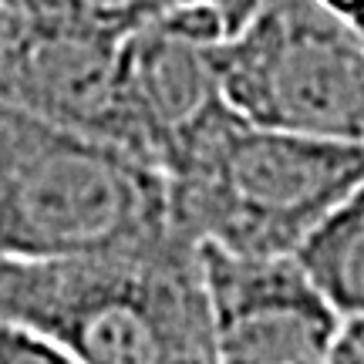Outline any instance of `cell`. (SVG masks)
Listing matches in <instances>:
<instances>
[{"label":"cell","mask_w":364,"mask_h":364,"mask_svg":"<svg viewBox=\"0 0 364 364\" xmlns=\"http://www.w3.org/2000/svg\"><path fill=\"white\" fill-rule=\"evenodd\" d=\"M162 176L172 226L196 243L287 257L364 182V145L250 125L230 108Z\"/></svg>","instance_id":"7a4b0ae2"},{"label":"cell","mask_w":364,"mask_h":364,"mask_svg":"<svg viewBox=\"0 0 364 364\" xmlns=\"http://www.w3.org/2000/svg\"><path fill=\"white\" fill-rule=\"evenodd\" d=\"M176 0H24L27 14L88 34L125 41L132 31L156 21Z\"/></svg>","instance_id":"ba28073f"},{"label":"cell","mask_w":364,"mask_h":364,"mask_svg":"<svg viewBox=\"0 0 364 364\" xmlns=\"http://www.w3.org/2000/svg\"><path fill=\"white\" fill-rule=\"evenodd\" d=\"M311 364H327V361H311Z\"/></svg>","instance_id":"5bb4252c"},{"label":"cell","mask_w":364,"mask_h":364,"mask_svg":"<svg viewBox=\"0 0 364 364\" xmlns=\"http://www.w3.org/2000/svg\"><path fill=\"white\" fill-rule=\"evenodd\" d=\"M327 364H364V317H344Z\"/></svg>","instance_id":"30bf717a"},{"label":"cell","mask_w":364,"mask_h":364,"mask_svg":"<svg viewBox=\"0 0 364 364\" xmlns=\"http://www.w3.org/2000/svg\"><path fill=\"white\" fill-rule=\"evenodd\" d=\"M341 317H364V182L297 250Z\"/></svg>","instance_id":"52a82bcc"},{"label":"cell","mask_w":364,"mask_h":364,"mask_svg":"<svg viewBox=\"0 0 364 364\" xmlns=\"http://www.w3.org/2000/svg\"><path fill=\"white\" fill-rule=\"evenodd\" d=\"M0 324L81 364H216L199 243L162 236L65 260H0Z\"/></svg>","instance_id":"6da1fadb"},{"label":"cell","mask_w":364,"mask_h":364,"mask_svg":"<svg viewBox=\"0 0 364 364\" xmlns=\"http://www.w3.org/2000/svg\"><path fill=\"white\" fill-rule=\"evenodd\" d=\"M186 4H203V7H209V11L223 21L226 34H233L236 27L247 24L250 17L260 11V7H267L270 0H186Z\"/></svg>","instance_id":"8fae6325"},{"label":"cell","mask_w":364,"mask_h":364,"mask_svg":"<svg viewBox=\"0 0 364 364\" xmlns=\"http://www.w3.org/2000/svg\"><path fill=\"white\" fill-rule=\"evenodd\" d=\"M169 226L166 176L152 162L0 105V260L108 253Z\"/></svg>","instance_id":"3957f363"},{"label":"cell","mask_w":364,"mask_h":364,"mask_svg":"<svg viewBox=\"0 0 364 364\" xmlns=\"http://www.w3.org/2000/svg\"><path fill=\"white\" fill-rule=\"evenodd\" d=\"M226 27L203 4L176 0L122 41V95L135 152L166 172L179 152L230 112L220 85Z\"/></svg>","instance_id":"5b68a950"},{"label":"cell","mask_w":364,"mask_h":364,"mask_svg":"<svg viewBox=\"0 0 364 364\" xmlns=\"http://www.w3.org/2000/svg\"><path fill=\"white\" fill-rule=\"evenodd\" d=\"M216 65L250 125L364 145V38L317 0H270L223 38Z\"/></svg>","instance_id":"277c9868"},{"label":"cell","mask_w":364,"mask_h":364,"mask_svg":"<svg viewBox=\"0 0 364 364\" xmlns=\"http://www.w3.org/2000/svg\"><path fill=\"white\" fill-rule=\"evenodd\" d=\"M0 4H14V7H24V0H0Z\"/></svg>","instance_id":"4fadbf2b"},{"label":"cell","mask_w":364,"mask_h":364,"mask_svg":"<svg viewBox=\"0 0 364 364\" xmlns=\"http://www.w3.org/2000/svg\"><path fill=\"white\" fill-rule=\"evenodd\" d=\"M324 11H331L334 17H341L348 27H354L364 38V0H317Z\"/></svg>","instance_id":"7c38bea8"},{"label":"cell","mask_w":364,"mask_h":364,"mask_svg":"<svg viewBox=\"0 0 364 364\" xmlns=\"http://www.w3.org/2000/svg\"><path fill=\"white\" fill-rule=\"evenodd\" d=\"M216 364L327 361L341 317L297 253L247 257L203 247Z\"/></svg>","instance_id":"8992f818"},{"label":"cell","mask_w":364,"mask_h":364,"mask_svg":"<svg viewBox=\"0 0 364 364\" xmlns=\"http://www.w3.org/2000/svg\"><path fill=\"white\" fill-rule=\"evenodd\" d=\"M0 364H81L58 344L31 334L24 327L0 324Z\"/></svg>","instance_id":"9c48e42d"}]
</instances>
